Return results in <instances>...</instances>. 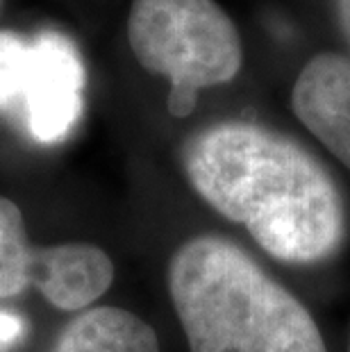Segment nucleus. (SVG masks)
<instances>
[{
  "label": "nucleus",
  "mask_w": 350,
  "mask_h": 352,
  "mask_svg": "<svg viewBox=\"0 0 350 352\" xmlns=\"http://www.w3.org/2000/svg\"><path fill=\"white\" fill-rule=\"evenodd\" d=\"M182 168L214 212L285 264H318L346 239L337 182L300 144L248 121H221L184 144Z\"/></svg>",
  "instance_id": "obj_1"
},
{
  "label": "nucleus",
  "mask_w": 350,
  "mask_h": 352,
  "mask_svg": "<svg viewBox=\"0 0 350 352\" xmlns=\"http://www.w3.org/2000/svg\"><path fill=\"white\" fill-rule=\"evenodd\" d=\"M166 282L191 352H327L307 307L230 239L184 241Z\"/></svg>",
  "instance_id": "obj_2"
},
{
  "label": "nucleus",
  "mask_w": 350,
  "mask_h": 352,
  "mask_svg": "<svg viewBox=\"0 0 350 352\" xmlns=\"http://www.w3.org/2000/svg\"><path fill=\"white\" fill-rule=\"evenodd\" d=\"M128 41L148 73L168 80V114L187 118L198 91L228 85L243 64L239 32L216 0H132Z\"/></svg>",
  "instance_id": "obj_3"
},
{
  "label": "nucleus",
  "mask_w": 350,
  "mask_h": 352,
  "mask_svg": "<svg viewBox=\"0 0 350 352\" xmlns=\"http://www.w3.org/2000/svg\"><path fill=\"white\" fill-rule=\"evenodd\" d=\"M87 71L71 36L0 30V118L34 144H62L85 111Z\"/></svg>",
  "instance_id": "obj_4"
},
{
  "label": "nucleus",
  "mask_w": 350,
  "mask_h": 352,
  "mask_svg": "<svg viewBox=\"0 0 350 352\" xmlns=\"http://www.w3.org/2000/svg\"><path fill=\"white\" fill-rule=\"evenodd\" d=\"M292 107L307 130L350 170V59L323 52L298 73Z\"/></svg>",
  "instance_id": "obj_5"
},
{
  "label": "nucleus",
  "mask_w": 350,
  "mask_h": 352,
  "mask_svg": "<svg viewBox=\"0 0 350 352\" xmlns=\"http://www.w3.org/2000/svg\"><path fill=\"white\" fill-rule=\"evenodd\" d=\"M114 261L94 243L36 245L32 287L59 311H85L109 291Z\"/></svg>",
  "instance_id": "obj_6"
},
{
  "label": "nucleus",
  "mask_w": 350,
  "mask_h": 352,
  "mask_svg": "<svg viewBox=\"0 0 350 352\" xmlns=\"http://www.w3.org/2000/svg\"><path fill=\"white\" fill-rule=\"evenodd\" d=\"M50 352H160V339L128 309L89 307L64 325Z\"/></svg>",
  "instance_id": "obj_7"
},
{
  "label": "nucleus",
  "mask_w": 350,
  "mask_h": 352,
  "mask_svg": "<svg viewBox=\"0 0 350 352\" xmlns=\"http://www.w3.org/2000/svg\"><path fill=\"white\" fill-rule=\"evenodd\" d=\"M36 245L28 236L21 207L0 196V300L21 296L34 282Z\"/></svg>",
  "instance_id": "obj_8"
},
{
  "label": "nucleus",
  "mask_w": 350,
  "mask_h": 352,
  "mask_svg": "<svg viewBox=\"0 0 350 352\" xmlns=\"http://www.w3.org/2000/svg\"><path fill=\"white\" fill-rule=\"evenodd\" d=\"M25 323L23 318H19L17 314L0 311V343H14L21 339Z\"/></svg>",
  "instance_id": "obj_9"
},
{
  "label": "nucleus",
  "mask_w": 350,
  "mask_h": 352,
  "mask_svg": "<svg viewBox=\"0 0 350 352\" xmlns=\"http://www.w3.org/2000/svg\"><path fill=\"white\" fill-rule=\"evenodd\" d=\"M337 10H339V21H341V30H344L346 39L350 43V0H337Z\"/></svg>",
  "instance_id": "obj_10"
},
{
  "label": "nucleus",
  "mask_w": 350,
  "mask_h": 352,
  "mask_svg": "<svg viewBox=\"0 0 350 352\" xmlns=\"http://www.w3.org/2000/svg\"><path fill=\"white\" fill-rule=\"evenodd\" d=\"M348 352H350V339H348Z\"/></svg>",
  "instance_id": "obj_11"
},
{
  "label": "nucleus",
  "mask_w": 350,
  "mask_h": 352,
  "mask_svg": "<svg viewBox=\"0 0 350 352\" xmlns=\"http://www.w3.org/2000/svg\"><path fill=\"white\" fill-rule=\"evenodd\" d=\"M0 5H3V0H0Z\"/></svg>",
  "instance_id": "obj_12"
}]
</instances>
